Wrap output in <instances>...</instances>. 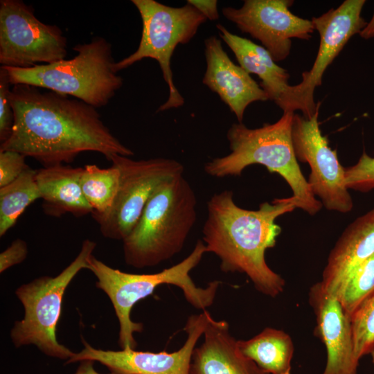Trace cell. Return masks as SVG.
<instances>
[{
    "label": "cell",
    "instance_id": "obj_1",
    "mask_svg": "<svg viewBox=\"0 0 374 374\" xmlns=\"http://www.w3.org/2000/svg\"><path fill=\"white\" fill-rule=\"evenodd\" d=\"M14 113L11 135L0 150H12L43 167L70 163L82 152H95L109 161L131 157L101 119L96 108L69 96L26 84L11 88Z\"/></svg>",
    "mask_w": 374,
    "mask_h": 374
},
{
    "label": "cell",
    "instance_id": "obj_2",
    "mask_svg": "<svg viewBox=\"0 0 374 374\" xmlns=\"http://www.w3.org/2000/svg\"><path fill=\"white\" fill-rule=\"evenodd\" d=\"M207 217L202 228L206 252L220 260L225 273H243L260 293L275 298L285 281L265 260L267 249L276 244L281 228L276 219L296 208L290 197L262 202L257 210L238 206L233 193L224 190L214 194L206 203Z\"/></svg>",
    "mask_w": 374,
    "mask_h": 374
},
{
    "label": "cell",
    "instance_id": "obj_3",
    "mask_svg": "<svg viewBox=\"0 0 374 374\" xmlns=\"http://www.w3.org/2000/svg\"><path fill=\"white\" fill-rule=\"evenodd\" d=\"M294 112H283L274 123L251 129L243 123H233L226 138L230 152L206 163L204 170L211 177L240 176L248 166L259 164L271 173H277L292 191L291 200L310 215H316L322 204L312 193L296 157L292 139Z\"/></svg>",
    "mask_w": 374,
    "mask_h": 374
},
{
    "label": "cell",
    "instance_id": "obj_4",
    "mask_svg": "<svg viewBox=\"0 0 374 374\" xmlns=\"http://www.w3.org/2000/svg\"><path fill=\"white\" fill-rule=\"evenodd\" d=\"M207 253L204 242L198 240L190 253L179 263L154 274H131L112 268L93 255L87 269L96 276V287L111 301L119 323L118 344L122 349H135L134 332H141L143 326L131 319L133 306L151 295L164 284L180 288L186 300L194 308L206 310L214 302L220 282H210L205 287L196 286L190 272Z\"/></svg>",
    "mask_w": 374,
    "mask_h": 374
},
{
    "label": "cell",
    "instance_id": "obj_5",
    "mask_svg": "<svg viewBox=\"0 0 374 374\" xmlns=\"http://www.w3.org/2000/svg\"><path fill=\"white\" fill-rule=\"evenodd\" d=\"M196 206L195 191L183 175L162 185L123 240L125 263L150 267L179 253L197 220Z\"/></svg>",
    "mask_w": 374,
    "mask_h": 374
},
{
    "label": "cell",
    "instance_id": "obj_6",
    "mask_svg": "<svg viewBox=\"0 0 374 374\" xmlns=\"http://www.w3.org/2000/svg\"><path fill=\"white\" fill-rule=\"evenodd\" d=\"M73 49L77 54L69 60L30 68L3 67L12 86L33 85L77 98L95 108L105 106L123 80L114 70L111 44L95 37Z\"/></svg>",
    "mask_w": 374,
    "mask_h": 374
},
{
    "label": "cell",
    "instance_id": "obj_7",
    "mask_svg": "<svg viewBox=\"0 0 374 374\" xmlns=\"http://www.w3.org/2000/svg\"><path fill=\"white\" fill-rule=\"evenodd\" d=\"M96 246L91 240H84L78 256L59 274L38 277L16 290L24 310L23 319L10 330L16 348L34 345L44 355L65 362L73 356L75 353L57 340L56 326L65 290L80 271L87 269Z\"/></svg>",
    "mask_w": 374,
    "mask_h": 374
},
{
    "label": "cell",
    "instance_id": "obj_8",
    "mask_svg": "<svg viewBox=\"0 0 374 374\" xmlns=\"http://www.w3.org/2000/svg\"><path fill=\"white\" fill-rule=\"evenodd\" d=\"M142 21V33L137 49L114 64L116 72L125 69L145 58L155 60L169 89L167 100L157 112L179 108L184 98L177 89L171 69V58L179 44L188 43L206 18L186 3L171 7L155 0H132Z\"/></svg>",
    "mask_w": 374,
    "mask_h": 374
},
{
    "label": "cell",
    "instance_id": "obj_9",
    "mask_svg": "<svg viewBox=\"0 0 374 374\" xmlns=\"http://www.w3.org/2000/svg\"><path fill=\"white\" fill-rule=\"evenodd\" d=\"M109 161L119 170L118 190L110 211L96 221L105 238L123 240L157 190L183 175L184 168L178 161L163 157L134 160L115 154Z\"/></svg>",
    "mask_w": 374,
    "mask_h": 374
},
{
    "label": "cell",
    "instance_id": "obj_10",
    "mask_svg": "<svg viewBox=\"0 0 374 374\" xmlns=\"http://www.w3.org/2000/svg\"><path fill=\"white\" fill-rule=\"evenodd\" d=\"M67 41L56 25L39 21L21 0L0 1V64L30 68L65 59Z\"/></svg>",
    "mask_w": 374,
    "mask_h": 374
},
{
    "label": "cell",
    "instance_id": "obj_11",
    "mask_svg": "<svg viewBox=\"0 0 374 374\" xmlns=\"http://www.w3.org/2000/svg\"><path fill=\"white\" fill-rule=\"evenodd\" d=\"M319 111L310 118L294 114L292 126L294 153L298 161L309 165L308 182L322 205L327 210L347 213L353 209V202L346 185L345 168L337 150L329 146L327 137L321 134Z\"/></svg>",
    "mask_w": 374,
    "mask_h": 374
},
{
    "label": "cell",
    "instance_id": "obj_12",
    "mask_svg": "<svg viewBox=\"0 0 374 374\" xmlns=\"http://www.w3.org/2000/svg\"><path fill=\"white\" fill-rule=\"evenodd\" d=\"M365 3V0H346L337 8L312 19L320 37L318 52L310 70L303 72L302 80L293 86L294 109L301 111L305 118L312 117L319 109L321 103H315L314 93L321 84L325 71L349 39L366 26L367 22L361 15Z\"/></svg>",
    "mask_w": 374,
    "mask_h": 374
},
{
    "label": "cell",
    "instance_id": "obj_13",
    "mask_svg": "<svg viewBox=\"0 0 374 374\" xmlns=\"http://www.w3.org/2000/svg\"><path fill=\"white\" fill-rule=\"evenodd\" d=\"M292 0H244L238 8L224 7L223 16L243 33L260 41L275 62L287 57L292 39L308 40L314 30L312 20L293 14Z\"/></svg>",
    "mask_w": 374,
    "mask_h": 374
},
{
    "label": "cell",
    "instance_id": "obj_14",
    "mask_svg": "<svg viewBox=\"0 0 374 374\" xmlns=\"http://www.w3.org/2000/svg\"><path fill=\"white\" fill-rule=\"evenodd\" d=\"M210 315L208 311L204 310L199 314H193L188 318L184 328L187 339L177 351L154 353L131 348L102 350L93 348L82 339L84 348L79 353H75L64 364L92 360L118 374H189L193 352L204 334Z\"/></svg>",
    "mask_w": 374,
    "mask_h": 374
},
{
    "label": "cell",
    "instance_id": "obj_15",
    "mask_svg": "<svg viewBox=\"0 0 374 374\" xmlns=\"http://www.w3.org/2000/svg\"><path fill=\"white\" fill-rule=\"evenodd\" d=\"M308 301L316 318L314 335L324 344L327 359L322 374H357L350 318L339 301L320 282L311 286Z\"/></svg>",
    "mask_w": 374,
    "mask_h": 374
},
{
    "label": "cell",
    "instance_id": "obj_16",
    "mask_svg": "<svg viewBox=\"0 0 374 374\" xmlns=\"http://www.w3.org/2000/svg\"><path fill=\"white\" fill-rule=\"evenodd\" d=\"M206 69L202 83L216 93L242 123L247 107L269 100L267 93L243 68L232 62L222 42L211 35L204 40Z\"/></svg>",
    "mask_w": 374,
    "mask_h": 374
},
{
    "label": "cell",
    "instance_id": "obj_17",
    "mask_svg": "<svg viewBox=\"0 0 374 374\" xmlns=\"http://www.w3.org/2000/svg\"><path fill=\"white\" fill-rule=\"evenodd\" d=\"M374 253V208L343 231L328 258L320 282L336 298L355 270Z\"/></svg>",
    "mask_w": 374,
    "mask_h": 374
},
{
    "label": "cell",
    "instance_id": "obj_18",
    "mask_svg": "<svg viewBox=\"0 0 374 374\" xmlns=\"http://www.w3.org/2000/svg\"><path fill=\"white\" fill-rule=\"evenodd\" d=\"M203 335V343L193 352L189 374H268L240 352L227 321L210 315Z\"/></svg>",
    "mask_w": 374,
    "mask_h": 374
},
{
    "label": "cell",
    "instance_id": "obj_19",
    "mask_svg": "<svg viewBox=\"0 0 374 374\" xmlns=\"http://www.w3.org/2000/svg\"><path fill=\"white\" fill-rule=\"evenodd\" d=\"M216 28L220 38L233 51L239 65L249 74L258 76L260 86L283 112H294L293 86L289 84L287 71L276 64L262 46L231 33L222 24Z\"/></svg>",
    "mask_w": 374,
    "mask_h": 374
},
{
    "label": "cell",
    "instance_id": "obj_20",
    "mask_svg": "<svg viewBox=\"0 0 374 374\" xmlns=\"http://www.w3.org/2000/svg\"><path fill=\"white\" fill-rule=\"evenodd\" d=\"M82 170V168L66 164L37 170L36 179L46 215L60 217L69 213L81 217L92 213L80 186Z\"/></svg>",
    "mask_w": 374,
    "mask_h": 374
},
{
    "label": "cell",
    "instance_id": "obj_21",
    "mask_svg": "<svg viewBox=\"0 0 374 374\" xmlns=\"http://www.w3.org/2000/svg\"><path fill=\"white\" fill-rule=\"evenodd\" d=\"M240 352L268 374H291L294 346L285 331L267 327L248 340H238Z\"/></svg>",
    "mask_w": 374,
    "mask_h": 374
},
{
    "label": "cell",
    "instance_id": "obj_22",
    "mask_svg": "<svg viewBox=\"0 0 374 374\" xmlns=\"http://www.w3.org/2000/svg\"><path fill=\"white\" fill-rule=\"evenodd\" d=\"M120 172L112 165L101 168L95 164L82 168L80 182L84 196L91 207V216L96 220L112 208L119 186Z\"/></svg>",
    "mask_w": 374,
    "mask_h": 374
},
{
    "label": "cell",
    "instance_id": "obj_23",
    "mask_svg": "<svg viewBox=\"0 0 374 374\" xmlns=\"http://www.w3.org/2000/svg\"><path fill=\"white\" fill-rule=\"evenodd\" d=\"M37 170L28 168L13 182L0 188V236L15 224L26 208L41 199Z\"/></svg>",
    "mask_w": 374,
    "mask_h": 374
},
{
    "label": "cell",
    "instance_id": "obj_24",
    "mask_svg": "<svg viewBox=\"0 0 374 374\" xmlns=\"http://www.w3.org/2000/svg\"><path fill=\"white\" fill-rule=\"evenodd\" d=\"M374 292V253L347 280L337 299L350 317L359 304Z\"/></svg>",
    "mask_w": 374,
    "mask_h": 374
},
{
    "label": "cell",
    "instance_id": "obj_25",
    "mask_svg": "<svg viewBox=\"0 0 374 374\" xmlns=\"http://www.w3.org/2000/svg\"><path fill=\"white\" fill-rule=\"evenodd\" d=\"M355 355L359 360L374 350V292L350 316Z\"/></svg>",
    "mask_w": 374,
    "mask_h": 374
},
{
    "label": "cell",
    "instance_id": "obj_26",
    "mask_svg": "<svg viewBox=\"0 0 374 374\" xmlns=\"http://www.w3.org/2000/svg\"><path fill=\"white\" fill-rule=\"evenodd\" d=\"M345 181L349 190L361 193L374 190V157L364 152L355 164L345 168Z\"/></svg>",
    "mask_w": 374,
    "mask_h": 374
},
{
    "label": "cell",
    "instance_id": "obj_27",
    "mask_svg": "<svg viewBox=\"0 0 374 374\" xmlns=\"http://www.w3.org/2000/svg\"><path fill=\"white\" fill-rule=\"evenodd\" d=\"M11 83L3 66L0 67V141L1 144L11 135L14 113L10 99Z\"/></svg>",
    "mask_w": 374,
    "mask_h": 374
},
{
    "label": "cell",
    "instance_id": "obj_28",
    "mask_svg": "<svg viewBox=\"0 0 374 374\" xmlns=\"http://www.w3.org/2000/svg\"><path fill=\"white\" fill-rule=\"evenodd\" d=\"M22 154L12 150H0V188L16 180L30 168Z\"/></svg>",
    "mask_w": 374,
    "mask_h": 374
},
{
    "label": "cell",
    "instance_id": "obj_29",
    "mask_svg": "<svg viewBox=\"0 0 374 374\" xmlns=\"http://www.w3.org/2000/svg\"><path fill=\"white\" fill-rule=\"evenodd\" d=\"M27 254L26 242L21 239L15 240L0 253V272L3 273L11 267L22 262Z\"/></svg>",
    "mask_w": 374,
    "mask_h": 374
},
{
    "label": "cell",
    "instance_id": "obj_30",
    "mask_svg": "<svg viewBox=\"0 0 374 374\" xmlns=\"http://www.w3.org/2000/svg\"><path fill=\"white\" fill-rule=\"evenodd\" d=\"M187 3L193 6L206 19L211 21L217 20L219 12L217 10V1L216 0H187Z\"/></svg>",
    "mask_w": 374,
    "mask_h": 374
},
{
    "label": "cell",
    "instance_id": "obj_31",
    "mask_svg": "<svg viewBox=\"0 0 374 374\" xmlns=\"http://www.w3.org/2000/svg\"><path fill=\"white\" fill-rule=\"evenodd\" d=\"M94 361L83 360L80 362V364L73 374H100L94 368ZM109 374H118L111 372Z\"/></svg>",
    "mask_w": 374,
    "mask_h": 374
},
{
    "label": "cell",
    "instance_id": "obj_32",
    "mask_svg": "<svg viewBox=\"0 0 374 374\" xmlns=\"http://www.w3.org/2000/svg\"><path fill=\"white\" fill-rule=\"evenodd\" d=\"M359 35L366 39L374 37V13L370 21L359 33Z\"/></svg>",
    "mask_w": 374,
    "mask_h": 374
},
{
    "label": "cell",
    "instance_id": "obj_33",
    "mask_svg": "<svg viewBox=\"0 0 374 374\" xmlns=\"http://www.w3.org/2000/svg\"><path fill=\"white\" fill-rule=\"evenodd\" d=\"M371 355L372 357V362H373V366H374V350L371 353Z\"/></svg>",
    "mask_w": 374,
    "mask_h": 374
}]
</instances>
